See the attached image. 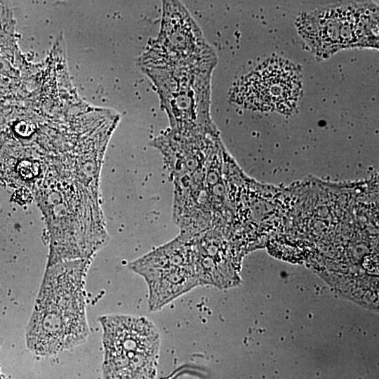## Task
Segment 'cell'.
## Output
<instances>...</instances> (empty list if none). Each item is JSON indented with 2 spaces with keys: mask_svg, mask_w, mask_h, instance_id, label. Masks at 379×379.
Here are the masks:
<instances>
[{
  "mask_svg": "<svg viewBox=\"0 0 379 379\" xmlns=\"http://www.w3.org/2000/svg\"><path fill=\"white\" fill-rule=\"evenodd\" d=\"M218 61L177 67H141L154 84L170 129L216 130L211 116V77Z\"/></svg>",
  "mask_w": 379,
  "mask_h": 379,
  "instance_id": "obj_3",
  "label": "cell"
},
{
  "mask_svg": "<svg viewBox=\"0 0 379 379\" xmlns=\"http://www.w3.org/2000/svg\"><path fill=\"white\" fill-rule=\"evenodd\" d=\"M102 331L104 379H152L160 336L144 317L112 314L98 319Z\"/></svg>",
  "mask_w": 379,
  "mask_h": 379,
  "instance_id": "obj_4",
  "label": "cell"
},
{
  "mask_svg": "<svg viewBox=\"0 0 379 379\" xmlns=\"http://www.w3.org/2000/svg\"><path fill=\"white\" fill-rule=\"evenodd\" d=\"M91 260L46 267L25 331L27 348L34 355L54 356L87 340L85 284Z\"/></svg>",
  "mask_w": 379,
  "mask_h": 379,
  "instance_id": "obj_1",
  "label": "cell"
},
{
  "mask_svg": "<svg viewBox=\"0 0 379 379\" xmlns=\"http://www.w3.org/2000/svg\"><path fill=\"white\" fill-rule=\"evenodd\" d=\"M218 61L213 48L186 7L163 1L161 26L140 59L141 67H177Z\"/></svg>",
  "mask_w": 379,
  "mask_h": 379,
  "instance_id": "obj_6",
  "label": "cell"
},
{
  "mask_svg": "<svg viewBox=\"0 0 379 379\" xmlns=\"http://www.w3.org/2000/svg\"><path fill=\"white\" fill-rule=\"evenodd\" d=\"M295 27L320 60L350 48H378V6L371 1H337L300 13Z\"/></svg>",
  "mask_w": 379,
  "mask_h": 379,
  "instance_id": "obj_2",
  "label": "cell"
},
{
  "mask_svg": "<svg viewBox=\"0 0 379 379\" xmlns=\"http://www.w3.org/2000/svg\"><path fill=\"white\" fill-rule=\"evenodd\" d=\"M187 240L192 245L200 286L225 287L235 281L226 237L215 230H208Z\"/></svg>",
  "mask_w": 379,
  "mask_h": 379,
  "instance_id": "obj_8",
  "label": "cell"
},
{
  "mask_svg": "<svg viewBox=\"0 0 379 379\" xmlns=\"http://www.w3.org/2000/svg\"><path fill=\"white\" fill-rule=\"evenodd\" d=\"M128 267L141 276L148 288V305L157 311L200 286L189 240L177 236L131 262Z\"/></svg>",
  "mask_w": 379,
  "mask_h": 379,
  "instance_id": "obj_5",
  "label": "cell"
},
{
  "mask_svg": "<svg viewBox=\"0 0 379 379\" xmlns=\"http://www.w3.org/2000/svg\"><path fill=\"white\" fill-rule=\"evenodd\" d=\"M301 71L284 58L263 61L234 86L231 98L251 110L291 114L302 91Z\"/></svg>",
  "mask_w": 379,
  "mask_h": 379,
  "instance_id": "obj_7",
  "label": "cell"
}]
</instances>
